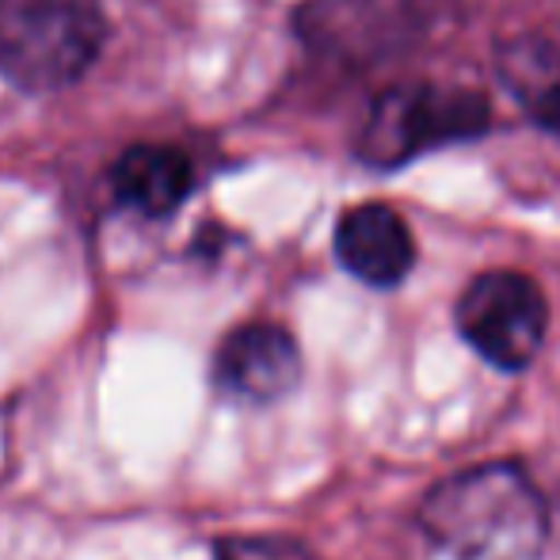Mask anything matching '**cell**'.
Masks as SVG:
<instances>
[{
    "instance_id": "5",
    "label": "cell",
    "mask_w": 560,
    "mask_h": 560,
    "mask_svg": "<svg viewBox=\"0 0 560 560\" xmlns=\"http://www.w3.org/2000/svg\"><path fill=\"white\" fill-rule=\"evenodd\" d=\"M302 43L320 58L370 66L428 27L416 0H305L294 15Z\"/></svg>"
},
{
    "instance_id": "3",
    "label": "cell",
    "mask_w": 560,
    "mask_h": 560,
    "mask_svg": "<svg viewBox=\"0 0 560 560\" xmlns=\"http://www.w3.org/2000/svg\"><path fill=\"white\" fill-rule=\"evenodd\" d=\"M492 126V107L480 92L439 84H397L370 104L354 138V153L370 168H400L450 141H469Z\"/></svg>"
},
{
    "instance_id": "10",
    "label": "cell",
    "mask_w": 560,
    "mask_h": 560,
    "mask_svg": "<svg viewBox=\"0 0 560 560\" xmlns=\"http://www.w3.org/2000/svg\"><path fill=\"white\" fill-rule=\"evenodd\" d=\"M214 560H320L290 534H225L214 541Z\"/></svg>"
},
{
    "instance_id": "1",
    "label": "cell",
    "mask_w": 560,
    "mask_h": 560,
    "mask_svg": "<svg viewBox=\"0 0 560 560\" xmlns=\"http://www.w3.org/2000/svg\"><path fill=\"white\" fill-rule=\"evenodd\" d=\"M423 538L446 560H541L549 508L515 462H480L450 472L416 511Z\"/></svg>"
},
{
    "instance_id": "7",
    "label": "cell",
    "mask_w": 560,
    "mask_h": 560,
    "mask_svg": "<svg viewBox=\"0 0 560 560\" xmlns=\"http://www.w3.org/2000/svg\"><path fill=\"white\" fill-rule=\"evenodd\" d=\"M107 187L118 210L145 222L172 218L199 187V168L191 153L164 141H138L126 145L107 168Z\"/></svg>"
},
{
    "instance_id": "8",
    "label": "cell",
    "mask_w": 560,
    "mask_h": 560,
    "mask_svg": "<svg viewBox=\"0 0 560 560\" xmlns=\"http://www.w3.org/2000/svg\"><path fill=\"white\" fill-rule=\"evenodd\" d=\"M336 259L374 290H393L416 267V236L385 202H359L336 222Z\"/></svg>"
},
{
    "instance_id": "2",
    "label": "cell",
    "mask_w": 560,
    "mask_h": 560,
    "mask_svg": "<svg viewBox=\"0 0 560 560\" xmlns=\"http://www.w3.org/2000/svg\"><path fill=\"white\" fill-rule=\"evenodd\" d=\"M107 38L104 0H0V77L27 96L81 84Z\"/></svg>"
},
{
    "instance_id": "11",
    "label": "cell",
    "mask_w": 560,
    "mask_h": 560,
    "mask_svg": "<svg viewBox=\"0 0 560 560\" xmlns=\"http://www.w3.org/2000/svg\"><path fill=\"white\" fill-rule=\"evenodd\" d=\"M534 118H538V122L546 126V130L560 133V96H557V100H549V104L541 107V112H534Z\"/></svg>"
},
{
    "instance_id": "9",
    "label": "cell",
    "mask_w": 560,
    "mask_h": 560,
    "mask_svg": "<svg viewBox=\"0 0 560 560\" xmlns=\"http://www.w3.org/2000/svg\"><path fill=\"white\" fill-rule=\"evenodd\" d=\"M495 73L523 107L541 112L560 96V46L541 35H518L495 50Z\"/></svg>"
},
{
    "instance_id": "4",
    "label": "cell",
    "mask_w": 560,
    "mask_h": 560,
    "mask_svg": "<svg viewBox=\"0 0 560 560\" xmlns=\"http://www.w3.org/2000/svg\"><path fill=\"white\" fill-rule=\"evenodd\" d=\"M454 325L465 343L495 370L518 374L538 359L549 332V302L538 279L523 271H480L457 294Z\"/></svg>"
},
{
    "instance_id": "6",
    "label": "cell",
    "mask_w": 560,
    "mask_h": 560,
    "mask_svg": "<svg viewBox=\"0 0 560 560\" xmlns=\"http://www.w3.org/2000/svg\"><path fill=\"white\" fill-rule=\"evenodd\" d=\"M214 385L244 405H279L302 382V347L275 320H248L222 336L214 351Z\"/></svg>"
}]
</instances>
